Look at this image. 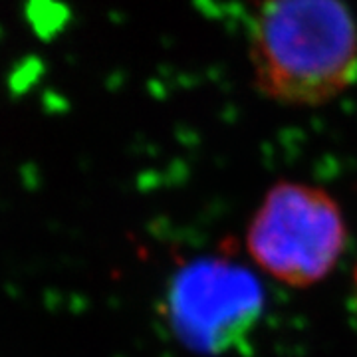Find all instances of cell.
I'll list each match as a JSON object with an SVG mask.
<instances>
[{"instance_id":"cell-1","label":"cell","mask_w":357,"mask_h":357,"mask_svg":"<svg viewBox=\"0 0 357 357\" xmlns=\"http://www.w3.org/2000/svg\"><path fill=\"white\" fill-rule=\"evenodd\" d=\"M255 89L284 107H321L357 82V18L345 0H260L248 30Z\"/></svg>"},{"instance_id":"cell-2","label":"cell","mask_w":357,"mask_h":357,"mask_svg":"<svg viewBox=\"0 0 357 357\" xmlns=\"http://www.w3.org/2000/svg\"><path fill=\"white\" fill-rule=\"evenodd\" d=\"M345 244L347 225L337 201L300 181L272 185L246 229L252 262L290 288H310L328 278Z\"/></svg>"},{"instance_id":"cell-3","label":"cell","mask_w":357,"mask_h":357,"mask_svg":"<svg viewBox=\"0 0 357 357\" xmlns=\"http://www.w3.org/2000/svg\"><path fill=\"white\" fill-rule=\"evenodd\" d=\"M171 307L181 340L201 354L218 356L255 330L264 294L248 268L225 258H206L178 274Z\"/></svg>"},{"instance_id":"cell-4","label":"cell","mask_w":357,"mask_h":357,"mask_svg":"<svg viewBox=\"0 0 357 357\" xmlns=\"http://www.w3.org/2000/svg\"><path fill=\"white\" fill-rule=\"evenodd\" d=\"M354 290H356V296H354V304H356V316H357V266H356V274H354Z\"/></svg>"}]
</instances>
